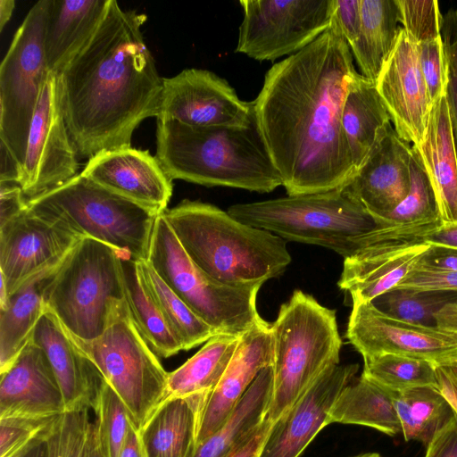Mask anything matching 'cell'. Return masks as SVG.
Wrapping results in <instances>:
<instances>
[{"instance_id":"obj_1","label":"cell","mask_w":457,"mask_h":457,"mask_svg":"<svg viewBox=\"0 0 457 457\" xmlns=\"http://www.w3.org/2000/svg\"><path fill=\"white\" fill-rule=\"evenodd\" d=\"M356 73L332 21L316 40L266 72L253 109L288 195L343 187L355 175L342 110Z\"/></svg>"},{"instance_id":"obj_2","label":"cell","mask_w":457,"mask_h":457,"mask_svg":"<svg viewBox=\"0 0 457 457\" xmlns=\"http://www.w3.org/2000/svg\"><path fill=\"white\" fill-rule=\"evenodd\" d=\"M146 19L111 0L87 46L57 76L79 158L131 146L139 124L159 115L163 78L144 38Z\"/></svg>"},{"instance_id":"obj_3","label":"cell","mask_w":457,"mask_h":457,"mask_svg":"<svg viewBox=\"0 0 457 457\" xmlns=\"http://www.w3.org/2000/svg\"><path fill=\"white\" fill-rule=\"evenodd\" d=\"M155 156L172 180L258 193L282 186L254 109L242 125L191 127L158 120Z\"/></svg>"},{"instance_id":"obj_4","label":"cell","mask_w":457,"mask_h":457,"mask_svg":"<svg viewBox=\"0 0 457 457\" xmlns=\"http://www.w3.org/2000/svg\"><path fill=\"white\" fill-rule=\"evenodd\" d=\"M162 214L191 260L222 284L261 288L291 262L285 239L215 205L185 199Z\"/></svg>"},{"instance_id":"obj_5","label":"cell","mask_w":457,"mask_h":457,"mask_svg":"<svg viewBox=\"0 0 457 457\" xmlns=\"http://www.w3.org/2000/svg\"><path fill=\"white\" fill-rule=\"evenodd\" d=\"M239 221L270 231L286 241L320 245L345 258L365 246L378 224L348 186L230 206Z\"/></svg>"},{"instance_id":"obj_6","label":"cell","mask_w":457,"mask_h":457,"mask_svg":"<svg viewBox=\"0 0 457 457\" xmlns=\"http://www.w3.org/2000/svg\"><path fill=\"white\" fill-rule=\"evenodd\" d=\"M273 390L266 420L274 423L329 367L340 362L336 312L295 290L270 326Z\"/></svg>"},{"instance_id":"obj_7","label":"cell","mask_w":457,"mask_h":457,"mask_svg":"<svg viewBox=\"0 0 457 457\" xmlns=\"http://www.w3.org/2000/svg\"><path fill=\"white\" fill-rule=\"evenodd\" d=\"M28 205L79 236L102 241L136 261L147 259L154 220L159 215L80 173L28 200Z\"/></svg>"},{"instance_id":"obj_8","label":"cell","mask_w":457,"mask_h":457,"mask_svg":"<svg viewBox=\"0 0 457 457\" xmlns=\"http://www.w3.org/2000/svg\"><path fill=\"white\" fill-rule=\"evenodd\" d=\"M66 331L120 398L139 430L163 401L169 372L138 332L125 298L112 301L99 337L84 340Z\"/></svg>"},{"instance_id":"obj_9","label":"cell","mask_w":457,"mask_h":457,"mask_svg":"<svg viewBox=\"0 0 457 457\" xmlns=\"http://www.w3.org/2000/svg\"><path fill=\"white\" fill-rule=\"evenodd\" d=\"M122 252L82 237L60 265L46 293V312L73 336L91 340L104 330L112 303L123 299Z\"/></svg>"},{"instance_id":"obj_10","label":"cell","mask_w":457,"mask_h":457,"mask_svg":"<svg viewBox=\"0 0 457 457\" xmlns=\"http://www.w3.org/2000/svg\"><path fill=\"white\" fill-rule=\"evenodd\" d=\"M146 261L216 334L240 337L263 320L256 307L260 288L235 287L211 278L187 255L162 213L154 220Z\"/></svg>"},{"instance_id":"obj_11","label":"cell","mask_w":457,"mask_h":457,"mask_svg":"<svg viewBox=\"0 0 457 457\" xmlns=\"http://www.w3.org/2000/svg\"><path fill=\"white\" fill-rule=\"evenodd\" d=\"M49 2L39 0L29 9L0 65V142L21 169L31 120L50 73L45 52Z\"/></svg>"},{"instance_id":"obj_12","label":"cell","mask_w":457,"mask_h":457,"mask_svg":"<svg viewBox=\"0 0 457 457\" xmlns=\"http://www.w3.org/2000/svg\"><path fill=\"white\" fill-rule=\"evenodd\" d=\"M243 21L235 52L257 61L292 55L331 24L335 0H241Z\"/></svg>"},{"instance_id":"obj_13","label":"cell","mask_w":457,"mask_h":457,"mask_svg":"<svg viewBox=\"0 0 457 457\" xmlns=\"http://www.w3.org/2000/svg\"><path fill=\"white\" fill-rule=\"evenodd\" d=\"M79 155L62 110L58 79L49 73L29 127L20 186L28 200L78 175Z\"/></svg>"},{"instance_id":"obj_14","label":"cell","mask_w":457,"mask_h":457,"mask_svg":"<svg viewBox=\"0 0 457 457\" xmlns=\"http://www.w3.org/2000/svg\"><path fill=\"white\" fill-rule=\"evenodd\" d=\"M346 337L363 359L393 353L457 367V333L405 322L352 297Z\"/></svg>"},{"instance_id":"obj_15","label":"cell","mask_w":457,"mask_h":457,"mask_svg":"<svg viewBox=\"0 0 457 457\" xmlns=\"http://www.w3.org/2000/svg\"><path fill=\"white\" fill-rule=\"evenodd\" d=\"M82 237L28 205L0 225V272L8 298L26 281L60 264Z\"/></svg>"},{"instance_id":"obj_16","label":"cell","mask_w":457,"mask_h":457,"mask_svg":"<svg viewBox=\"0 0 457 457\" xmlns=\"http://www.w3.org/2000/svg\"><path fill=\"white\" fill-rule=\"evenodd\" d=\"M253 112V101H242L228 81L202 69H185L163 78L157 120L191 127L242 125Z\"/></svg>"},{"instance_id":"obj_17","label":"cell","mask_w":457,"mask_h":457,"mask_svg":"<svg viewBox=\"0 0 457 457\" xmlns=\"http://www.w3.org/2000/svg\"><path fill=\"white\" fill-rule=\"evenodd\" d=\"M376 87L397 135L407 143L420 144L432 104L420 66L418 44L403 28Z\"/></svg>"},{"instance_id":"obj_18","label":"cell","mask_w":457,"mask_h":457,"mask_svg":"<svg viewBox=\"0 0 457 457\" xmlns=\"http://www.w3.org/2000/svg\"><path fill=\"white\" fill-rule=\"evenodd\" d=\"M358 370L357 364L326 370L279 419L272 423L257 457H300L326 426L329 411Z\"/></svg>"},{"instance_id":"obj_19","label":"cell","mask_w":457,"mask_h":457,"mask_svg":"<svg viewBox=\"0 0 457 457\" xmlns=\"http://www.w3.org/2000/svg\"><path fill=\"white\" fill-rule=\"evenodd\" d=\"M80 174L156 214L167 209L172 195V179L147 150L129 146L99 153Z\"/></svg>"},{"instance_id":"obj_20","label":"cell","mask_w":457,"mask_h":457,"mask_svg":"<svg viewBox=\"0 0 457 457\" xmlns=\"http://www.w3.org/2000/svg\"><path fill=\"white\" fill-rule=\"evenodd\" d=\"M411 147L387 123L347 185L375 220L391 212L409 193Z\"/></svg>"},{"instance_id":"obj_21","label":"cell","mask_w":457,"mask_h":457,"mask_svg":"<svg viewBox=\"0 0 457 457\" xmlns=\"http://www.w3.org/2000/svg\"><path fill=\"white\" fill-rule=\"evenodd\" d=\"M0 374V419H47L66 412L48 358L31 340Z\"/></svg>"},{"instance_id":"obj_22","label":"cell","mask_w":457,"mask_h":457,"mask_svg":"<svg viewBox=\"0 0 457 457\" xmlns=\"http://www.w3.org/2000/svg\"><path fill=\"white\" fill-rule=\"evenodd\" d=\"M272 353L271 328L264 320L239 337L236 352L200 416L196 445L226 422L258 374L271 366Z\"/></svg>"},{"instance_id":"obj_23","label":"cell","mask_w":457,"mask_h":457,"mask_svg":"<svg viewBox=\"0 0 457 457\" xmlns=\"http://www.w3.org/2000/svg\"><path fill=\"white\" fill-rule=\"evenodd\" d=\"M30 340L45 351L61 387L66 411L93 408L104 378L77 347L57 317L46 311Z\"/></svg>"},{"instance_id":"obj_24","label":"cell","mask_w":457,"mask_h":457,"mask_svg":"<svg viewBox=\"0 0 457 457\" xmlns=\"http://www.w3.org/2000/svg\"><path fill=\"white\" fill-rule=\"evenodd\" d=\"M111 0H50L45 31L49 71L60 75L87 46Z\"/></svg>"},{"instance_id":"obj_25","label":"cell","mask_w":457,"mask_h":457,"mask_svg":"<svg viewBox=\"0 0 457 457\" xmlns=\"http://www.w3.org/2000/svg\"><path fill=\"white\" fill-rule=\"evenodd\" d=\"M411 146L428 176L443 224L457 223V155L445 95L432 104L422 142Z\"/></svg>"},{"instance_id":"obj_26","label":"cell","mask_w":457,"mask_h":457,"mask_svg":"<svg viewBox=\"0 0 457 457\" xmlns=\"http://www.w3.org/2000/svg\"><path fill=\"white\" fill-rule=\"evenodd\" d=\"M429 245L403 248L369 246L345 258L338 280L351 297L372 302L394 289L413 269Z\"/></svg>"},{"instance_id":"obj_27","label":"cell","mask_w":457,"mask_h":457,"mask_svg":"<svg viewBox=\"0 0 457 457\" xmlns=\"http://www.w3.org/2000/svg\"><path fill=\"white\" fill-rule=\"evenodd\" d=\"M204 395L163 400L138 430L145 457H191Z\"/></svg>"},{"instance_id":"obj_28","label":"cell","mask_w":457,"mask_h":457,"mask_svg":"<svg viewBox=\"0 0 457 457\" xmlns=\"http://www.w3.org/2000/svg\"><path fill=\"white\" fill-rule=\"evenodd\" d=\"M62 262L29 278L0 307V373L12 365L30 341L46 312L47 287Z\"/></svg>"},{"instance_id":"obj_29","label":"cell","mask_w":457,"mask_h":457,"mask_svg":"<svg viewBox=\"0 0 457 457\" xmlns=\"http://www.w3.org/2000/svg\"><path fill=\"white\" fill-rule=\"evenodd\" d=\"M272 390L273 370L268 366L255 378L226 422L196 445L191 457H230L264 421Z\"/></svg>"},{"instance_id":"obj_30","label":"cell","mask_w":457,"mask_h":457,"mask_svg":"<svg viewBox=\"0 0 457 457\" xmlns=\"http://www.w3.org/2000/svg\"><path fill=\"white\" fill-rule=\"evenodd\" d=\"M391 118L376 84L357 72L352 79L342 110V127L356 171L363 164L378 132Z\"/></svg>"},{"instance_id":"obj_31","label":"cell","mask_w":457,"mask_h":457,"mask_svg":"<svg viewBox=\"0 0 457 457\" xmlns=\"http://www.w3.org/2000/svg\"><path fill=\"white\" fill-rule=\"evenodd\" d=\"M394 396L395 392L361 374L343 388L329 411L327 423L361 425L394 436L401 432Z\"/></svg>"},{"instance_id":"obj_32","label":"cell","mask_w":457,"mask_h":457,"mask_svg":"<svg viewBox=\"0 0 457 457\" xmlns=\"http://www.w3.org/2000/svg\"><path fill=\"white\" fill-rule=\"evenodd\" d=\"M359 36L350 46L361 74L376 84L402 27L395 0H361Z\"/></svg>"},{"instance_id":"obj_33","label":"cell","mask_w":457,"mask_h":457,"mask_svg":"<svg viewBox=\"0 0 457 457\" xmlns=\"http://www.w3.org/2000/svg\"><path fill=\"white\" fill-rule=\"evenodd\" d=\"M239 343V337L216 334L177 370L168 373L164 399L204 395L220 380Z\"/></svg>"},{"instance_id":"obj_34","label":"cell","mask_w":457,"mask_h":457,"mask_svg":"<svg viewBox=\"0 0 457 457\" xmlns=\"http://www.w3.org/2000/svg\"><path fill=\"white\" fill-rule=\"evenodd\" d=\"M124 296L134 323L151 350L168 358L183 350L159 307L145 289L137 268V261L128 253L120 257Z\"/></svg>"},{"instance_id":"obj_35","label":"cell","mask_w":457,"mask_h":457,"mask_svg":"<svg viewBox=\"0 0 457 457\" xmlns=\"http://www.w3.org/2000/svg\"><path fill=\"white\" fill-rule=\"evenodd\" d=\"M141 280L159 307L183 350L205 343L215 331L195 314L158 276L146 260L137 261Z\"/></svg>"},{"instance_id":"obj_36","label":"cell","mask_w":457,"mask_h":457,"mask_svg":"<svg viewBox=\"0 0 457 457\" xmlns=\"http://www.w3.org/2000/svg\"><path fill=\"white\" fill-rule=\"evenodd\" d=\"M394 403L404 440L424 445L454 416L448 403L434 387L395 393Z\"/></svg>"},{"instance_id":"obj_37","label":"cell","mask_w":457,"mask_h":457,"mask_svg":"<svg viewBox=\"0 0 457 457\" xmlns=\"http://www.w3.org/2000/svg\"><path fill=\"white\" fill-rule=\"evenodd\" d=\"M363 360L362 375L392 392L401 393L418 387L436 389V366L430 361L393 353Z\"/></svg>"},{"instance_id":"obj_38","label":"cell","mask_w":457,"mask_h":457,"mask_svg":"<svg viewBox=\"0 0 457 457\" xmlns=\"http://www.w3.org/2000/svg\"><path fill=\"white\" fill-rule=\"evenodd\" d=\"M409 165L411 179L409 193L391 212L376 220L378 227L443 223L430 180L412 146Z\"/></svg>"},{"instance_id":"obj_39","label":"cell","mask_w":457,"mask_h":457,"mask_svg":"<svg viewBox=\"0 0 457 457\" xmlns=\"http://www.w3.org/2000/svg\"><path fill=\"white\" fill-rule=\"evenodd\" d=\"M456 298L457 293L453 292L394 288L371 303L395 319L426 327H436L437 312Z\"/></svg>"},{"instance_id":"obj_40","label":"cell","mask_w":457,"mask_h":457,"mask_svg":"<svg viewBox=\"0 0 457 457\" xmlns=\"http://www.w3.org/2000/svg\"><path fill=\"white\" fill-rule=\"evenodd\" d=\"M93 409L105 457H119L134 424L120 398L104 379L97 389Z\"/></svg>"},{"instance_id":"obj_41","label":"cell","mask_w":457,"mask_h":457,"mask_svg":"<svg viewBox=\"0 0 457 457\" xmlns=\"http://www.w3.org/2000/svg\"><path fill=\"white\" fill-rule=\"evenodd\" d=\"M59 417L0 419V457H21L46 441Z\"/></svg>"},{"instance_id":"obj_42","label":"cell","mask_w":457,"mask_h":457,"mask_svg":"<svg viewBox=\"0 0 457 457\" xmlns=\"http://www.w3.org/2000/svg\"><path fill=\"white\" fill-rule=\"evenodd\" d=\"M89 410L66 411L46 439L48 457H86L91 420Z\"/></svg>"},{"instance_id":"obj_43","label":"cell","mask_w":457,"mask_h":457,"mask_svg":"<svg viewBox=\"0 0 457 457\" xmlns=\"http://www.w3.org/2000/svg\"><path fill=\"white\" fill-rule=\"evenodd\" d=\"M403 29L416 44L440 37L442 14L435 0H395Z\"/></svg>"},{"instance_id":"obj_44","label":"cell","mask_w":457,"mask_h":457,"mask_svg":"<svg viewBox=\"0 0 457 457\" xmlns=\"http://www.w3.org/2000/svg\"><path fill=\"white\" fill-rule=\"evenodd\" d=\"M440 36L447 62L445 98L457 155V9L442 14Z\"/></svg>"},{"instance_id":"obj_45","label":"cell","mask_w":457,"mask_h":457,"mask_svg":"<svg viewBox=\"0 0 457 457\" xmlns=\"http://www.w3.org/2000/svg\"><path fill=\"white\" fill-rule=\"evenodd\" d=\"M419 61L430 103L445 95L447 62L441 36L418 45Z\"/></svg>"},{"instance_id":"obj_46","label":"cell","mask_w":457,"mask_h":457,"mask_svg":"<svg viewBox=\"0 0 457 457\" xmlns=\"http://www.w3.org/2000/svg\"><path fill=\"white\" fill-rule=\"evenodd\" d=\"M395 288L457 293V271L413 267Z\"/></svg>"},{"instance_id":"obj_47","label":"cell","mask_w":457,"mask_h":457,"mask_svg":"<svg viewBox=\"0 0 457 457\" xmlns=\"http://www.w3.org/2000/svg\"><path fill=\"white\" fill-rule=\"evenodd\" d=\"M332 21L349 46L358 38L361 22V0H335Z\"/></svg>"},{"instance_id":"obj_48","label":"cell","mask_w":457,"mask_h":457,"mask_svg":"<svg viewBox=\"0 0 457 457\" xmlns=\"http://www.w3.org/2000/svg\"><path fill=\"white\" fill-rule=\"evenodd\" d=\"M425 457H457V417L454 415L433 436Z\"/></svg>"},{"instance_id":"obj_49","label":"cell","mask_w":457,"mask_h":457,"mask_svg":"<svg viewBox=\"0 0 457 457\" xmlns=\"http://www.w3.org/2000/svg\"><path fill=\"white\" fill-rule=\"evenodd\" d=\"M28 207V199L16 183L0 182V225Z\"/></svg>"},{"instance_id":"obj_50","label":"cell","mask_w":457,"mask_h":457,"mask_svg":"<svg viewBox=\"0 0 457 457\" xmlns=\"http://www.w3.org/2000/svg\"><path fill=\"white\" fill-rule=\"evenodd\" d=\"M414 267L457 271V249L429 245Z\"/></svg>"},{"instance_id":"obj_51","label":"cell","mask_w":457,"mask_h":457,"mask_svg":"<svg viewBox=\"0 0 457 457\" xmlns=\"http://www.w3.org/2000/svg\"><path fill=\"white\" fill-rule=\"evenodd\" d=\"M436 390L457 417V367L436 366Z\"/></svg>"},{"instance_id":"obj_52","label":"cell","mask_w":457,"mask_h":457,"mask_svg":"<svg viewBox=\"0 0 457 457\" xmlns=\"http://www.w3.org/2000/svg\"><path fill=\"white\" fill-rule=\"evenodd\" d=\"M272 423L264 420L258 429L230 457H257Z\"/></svg>"},{"instance_id":"obj_53","label":"cell","mask_w":457,"mask_h":457,"mask_svg":"<svg viewBox=\"0 0 457 457\" xmlns=\"http://www.w3.org/2000/svg\"><path fill=\"white\" fill-rule=\"evenodd\" d=\"M0 160V182L16 183L20 185L21 168L11 154L8 148L1 142Z\"/></svg>"},{"instance_id":"obj_54","label":"cell","mask_w":457,"mask_h":457,"mask_svg":"<svg viewBox=\"0 0 457 457\" xmlns=\"http://www.w3.org/2000/svg\"><path fill=\"white\" fill-rule=\"evenodd\" d=\"M426 244L457 249V223L442 224L426 237Z\"/></svg>"},{"instance_id":"obj_55","label":"cell","mask_w":457,"mask_h":457,"mask_svg":"<svg viewBox=\"0 0 457 457\" xmlns=\"http://www.w3.org/2000/svg\"><path fill=\"white\" fill-rule=\"evenodd\" d=\"M436 320L437 328L457 333V298L445 304Z\"/></svg>"},{"instance_id":"obj_56","label":"cell","mask_w":457,"mask_h":457,"mask_svg":"<svg viewBox=\"0 0 457 457\" xmlns=\"http://www.w3.org/2000/svg\"><path fill=\"white\" fill-rule=\"evenodd\" d=\"M119 457H145L139 433L134 425L129 429Z\"/></svg>"},{"instance_id":"obj_57","label":"cell","mask_w":457,"mask_h":457,"mask_svg":"<svg viewBox=\"0 0 457 457\" xmlns=\"http://www.w3.org/2000/svg\"><path fill=\"white\" fill-rule=\"evenodd\" d=\"M86 457H105L97 429L94 422H92L89 430Z\"/></svg>"},{"instance_id":"obj_58","label":"cell","mask_w":457,"mask_h":457,"mask_svg":"<svg viewBox=\"0 0 457 457\" xmlns=\"http://www.w3.org/2000/svg\"><path fill=\"white\" fill-rule=\"evenodd\" d=\"M15 8L14 0H0V31L2 32L4 26L11 19Z\"/></svg>"},{"instance_id":"obj_59","label":"cell","mask_w":457,"mask_h":457,"mask_svg":"<svg viewBox=\"0 0 457 457\" xmlns=\"http://www.w3.org/2000/svg\"><path fill=\"white\" fill-rule=\"evenodd\" d=\"M21 457H48L46 440L31 448Z\"/></svg>"},{"instance_id":"obj_60","label":"cell","mask_w":457,"mask_h":457,"mask_svg":"<svg viewBox=\"0 0 457 457\" xmlns=\"http://www.w3.org/2000/svg\"><path fill=\"white\" fill-rule=\"evenodd\" d=\"M352 457H382V456L378 453H361V454H358V455L352 456Z\"/></svg>"}]
</instances>
